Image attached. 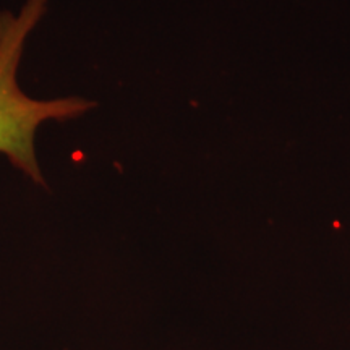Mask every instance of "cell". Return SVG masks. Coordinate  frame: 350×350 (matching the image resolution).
<instances>
[{"label":"cell","mask_w":350,"mask_h":350,"mask_svg":"<svg viewBox=\"0 0 350 350\" xmlns=\"http://www.w3.org/2000/svg\"><path fill=\"white\" fill-rule=\"evenodd\" d=\"M46 10V0H28L18 15L0 12V152L33 182L44 183L34 138L44 122L73 120L96 103L85 98L34 99L20 88L18 67L26 39Z\"/></svg>","instance_id":"obj_1"}]
</instances>
